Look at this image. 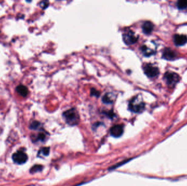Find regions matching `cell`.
Returning a JSON list of instances; mask_svg holds the SVG:
<instances>
[{"instance_id":"cell-11","label":"cell","mask_w":187,"mask_h":186,"mask_svg":"<svg viewBox=\"0 0 187 186\" xmlns=\"http://www.w3.org/2000/svg\"><path fill=\"white\" fill-rule=\"evenodd\" d=\"M143 32L145 34H151L153 30L154 25L150 21H145L142 25Z\"/></svg>"},{"instance_id":"cell-20","label":"cell","mask_w":187,"mask_h":186,"mask_svg":"<svg viewBox=\"0 0 187 186\" xmlns=\"http://www.w3.org/2000/svg\"><path fill=\"white\" fill-rule=\"evenodd\" d=\"M37 138H37L38 140L43 141V140H44V139H45V135L44 134H39V135H38V136Z\"/></svg>"},{"instance_id":"cell-15","label":"cell","mask_w":187,"mask_h":186,"mask_svg":"<svg viewBox=\"0 0 187 186\" xmlns=\"http://www.w3.org/2000/svg\"><path fill=\"white\" fill-rule=\"evenodd\" d=\"M43 169V167L41 165H35L34 167H32L31 170H30V172H31V174H34L36 172H39L41 171Z\"/></svg>"},{"instance_id":"cell-21","label":"cell","mask_w":187,"mask_h":186,"mask_svg":"<svg viewBox=\"0 0 187 186\" xmlns=\"http://www.w3.org/2000/svg\"></svg>"},{"instance_id":"cell-10","label":"cell","mask_w":187,"mask_h":186,"mask_svg":"<svg viewBox=\"0 0 187 186\" xmlns=\"http://www.w3.org/2000/svg\"><path fill=\"white\" fill-rule=\"evenodd\" d=\"M16 92L22 97H26L28 94V89L23 85H19L16 87Z\"/></svg>"},{"instance_id":"cell-6","label":"cell","mask_w":187,"mask_h":186,"mask_svg":"<svg viewBox=\"0 0 187 186\" xmlns=\"http://www.w3.org/2000/svg\"><path fill=\"white\" fill-rule=\"evenodd\" d=\"M123 39L126 44H134L138 40V37L132 31H129L123 35Z\"/></svg>"},{"instance_id":"cell-14","label":"cell","mask_w":187,"mask_h":186,"mask_svg":"<svg viewBox=\"0 0 187 186\" xmlns=\"http://www.w3.org/2000/svg\"><path fill=\"white\" fill-rule=\"evenodd\" d=\"M177 6L179 9H184L187 8V0H181L177 3Z\"/></svg>"},{"instance_id":"cell-8","label":"cell","mask_w":187,"mask_h":186,"mask_svg":"<svg viewBox=\"0 0 187 186\" xmlns=\"http://www.w3.org/2000/svg\"><path fill=\"white\" fill-rule=\"evenodd\" d=\"M175 44L177 46H182L187 43V37L183 34H176L173 38Z\"/></svg>"},{"instance_id":"cell-9","label":"cell","mask_w":187,"mask_h":186,"mask_svg":"<svg viewBox=\"0 0 187 186\" xmlns=\"http://www.w3.org/2000/svg\"><path fill=\"white\" fill-rule=\"evenodd\" d=\"M176 57V53L169 48L165 49L162 53V57L167 60H173Z\"/></svg>"},{"instance_id":"cell-12","label":"cell","mask_w":187,"mask_h":186,"mask_svg":"<svg viewBox=\"0 0 187 186\" xmlns=\"http://www.w3.org/2000/svg\"><path fill=\"white\" fill-rule=\"evenodd\" d=\"M115 99V96L112 93H107L104 95L102 97V102L105 104H112Z\"/></svg>"},{"instance_id":"cell-19","label":"cell","mask_w":187,"mask_h":186,"mask_svg":"<svg viewBox=\"0 0 187 186\" xmlns=\"http://www.w3.org/2000/svg\"><path fill=\"white\" fill-rule=\"evenodd\" d=\"M41 151L44 155V156H48L49 153V147H44L42 148Z\"/></svg>"},{"instance_id":"cell-5","label":"cell","mask_w":187,"mask_h":186,"mask_svg":"<svg viewBox=\"0 0 187 186\" xmlns=\"http://www.w3.org/2000/svg\"><path fill=\"white\" fill-rule=\"evenodd\" d=\"M27 155L22 151H18L15 153L12 156V159L13 161L18 164H22L25 163L28 160Z\"/></svg>"},{"instance_id":"cell-4","label":"cell","mask_w":187,"mask_h":186,"mask_svg":"<svg viewBox=\"0 0 187 186\" xmlns=\"http://www.w3.org/2000/svg\"><path fill=\"white\" fill-rule=\"evenodd\" d=\"M144 72L149 78H155L159 75V70L158 67L151 64H147L144 67Z\"/></svg>"},{"instance_id":"cell-7","label":"cell","mask_w":187,"mask_h":186,"mask_svg":"<svg viewBox=\"0 0 187 186\" xmlns=\"http://www.w3.org/2000/svg\"><path fill=\"white\" fill-rule=\"evenodd\" d=\"M124 132L123 126L117 125L113 126L110 129V133L112 136L115 138H119L122 135Z\"/></svg>"},{"instance_id":"cell-2","label":"cell","mask_w":187,"mask_h":186,"mask_svg":"<svg viewBox=\"0 0 187 186\" xmlns=\"http://www.w3.org/2000/svg\"><path fill=\"white\" fill-rule=\"evenodd\" d=\"M63 117L69 125H77L79 121V116L75 109H70L65 111Z\"/></svg>"},{"instance_id":"cell-16","label":"cell","mask_w":187,"mask_h":186,"mask_svg":"<svg viewBox=\"0 0 187 186\" xmlns=\"http://www.w3.org/2000/svg\"><path fill=\"white\" fill-rule=\"evenodd\" d=\"M40 123L38 121H34L32 122L30 125V128L32 129H37V128H38L40 126Z\"/></svg>"},{"instance_id":"cell-17","label":"cell","mask_w":187,"mask_h":186,"mask_svg":"<svg viewBox=\"0 0 187 186\" xmlns=\"http://www.w3.org/2000/svg\"><path fill=\"white\" fill-rule=\"evenodd\" d=\"M91 95L96 97H99L100 95V92L98 91V90H96V89H92L91 90Z\"/></svg>"},{"instance_id":"cell-1","label":"cell","mask_w":187,"mask_h":186,"mask_svg":"<svg viewBox=\"0 0 187 186\" xmlns=\"http://www.w3.org/2000/svg\"><path fill=\"white\" fill-rule=\"evenodd\" d=\"M130 110L134 113H141L145 108V103L143 100L142 97L140 96H136L133 98L129 104Z\"/></svg>"},{"instance_id":"cell-13","label":"cell","mask_w":187,"mask_h":186,"mask_svg":"<svg viewBox=\"0 0 187 186\" xmlns=\"http://www.w3.org/2000/svg\"><path fill=\"white\" fill-rule=\"evenodd\" d=\"M141 50H142V53H143V54L146 56L152 55L154 52L153 50L148 47L146 45H143L142 47H141Z\"/></svg>"},{"instance_id":"cell-3","label":"cell","mask_w":187,"mask_h":186,"mask_svg":"<svg viewBox=\"0 0 187 186\" xmlns=\"http://www.w3.org/2000/svg\"><path fill=\"white\" fill-rule=\"evenodd\" d=\"M164 79L168 86L173 87L179 81V76L175 73L168 72L164 76Z\"/></svg>"},{"instance_id":"cell-18","label":"cell","mask_w":187,"mask_h":186,"mask_svg":"<svg viewBox=\"0 0 187 186\" xmlns=\"http://www.w3.org/2000/svg\"><path fill=\"white\" fill-rule=\"evenodd\" d=\"M39 6L43 9H45L49 6V2L48 1H42L39 3Z\"/></svg>"}]
</instances>
